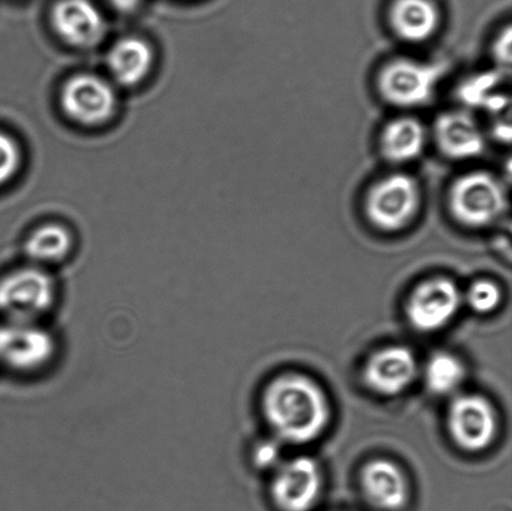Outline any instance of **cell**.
Segmentation results:
<instances>
[{
    "mask_svg": "<svg viewBox=\"0 0 512 511\" xmlns=\"http://www.w3.org/2000/svg\"><path fill=\"white\" fill-rule=\"evenodd\" d=\"M449 434L460 449L483 452L495 438L498 420L493 405L478 394L455 398L448 410Z\"/></svg>",
    "mask_w": 512,
    "mask_h": 511,
    "instance_id": "obj_8",
    "label": "cell"
},
{
    "mask_svg": "<svg viewBox=\"0 0 512 511\" xmlns=\"http://www.w3.org/2000/svg\"><path fill=\"white\" fill-rule=\"evenodd\" d=\"M323 478L318 463L299 457L281 465L271 484V497L281 511H309L320 497Z\"/></svg>",
    "mask_w": 512,
    "mask_h": 511,
    "instance_id": "obj_10",
    "label": "cell"
},
{
    "mask_svg": "<svg viewBox=\"0 0 512 511\" xmlns=\"http://www.w3.org/2000/svg\"><path fill=\"white\" fill-rule=\"evenodd\" d=\"M261 408L270 429L288 444L314 442L330 422L324 390L301 374L280 375L270 382L264 390Z\"/></svg>",
    "mask_w": 512,
    "mask_h": 511,
    "instance_id": "obj_1",
    "label": "cell"
},
{
    "mask_svg": "<svg viewBox=\"0 0 512 511\" xmlns=\"http://www.w3.org/2000/svg\"><path fill=\"white\" fill-rule=\"evenodd\" d=\"M503 77V73L494 72L470 78L469 82L461 85V100L470 108H484L491 112L504 110L508 98L504 97L500 90Z\"/></svg>",
    "mask_w": 512,
    "mask_h": 511,
    "instance_id": "obj_20",
    "label": "cell"
},
{
    "mask_svg": "<svg viewBox=\"0 0 512 511\" xmlns=\"http://www.w3.org/2000/svg\"><path fill=\"white\" fill-rule=\"evenodd\" d=\"M115 4L120 8H133L135 4L139 2V0H113Z\"/></svg>",
    "mask_w": 512,
    "mask_h": 511,
    "instance_id": "obj_25",
    "label": "cell"
},
{
    "mask_svg": "<svg viewBox=\"0 0 512 511\" xmlns=\"http://www.w3.org/2000/svg\"><path fill=\"white\" fill-rule=\"evenodd\" d=\"M153 50L145 40L135 37L120 39L110 49L108 67L115 82L132 87L142 82L152 70Z\"/></svg>",
    "mask_w": 512,
    "mask_h": 511,
    "instance_id": "obj_17",
    "label": "cell"
},
{
    "mask_svg": "<svg viewBox=\"0 0 512 511\" xmlns=\"http://www.w3.org/2000/svg\"><path fill=\"white\" fill-rule=\"evenodd\" d=\"M361 489L375 508L398 511L408 503V482L398 465L388 459H375L361 470Z\"/></svg>",
    "mask_w": 512,
    "mask_h": 511,
    "instance_id": "obj_14",
    "label": "cell"
},
{
    "mask_svg": "<svg viewBox=\"0 0 512 511\" xmlns=\"http://www.w3.org/2000/svg\"><path fill=\"white\" fill-rule=\"evenodd\" d=\"M465 299L474 312L489 314L499 307L501 292L498 285L491 280L480 279L470 285Z\"/></svg>",
    "mask_w": 512,
    "mask_h": 511,
    "instance_id": "obj_21",
    "label": "cell"
},
{
    "mask_svg": "<svg viewBox=\"0 0 512 511\" xmlns=\"http://www.w3.org/2000/svg\"><path fill=\"white\" fill-rule=\"evenodd\" d=\"M72 248V235L67 229L54 224L35 230L24 244V252L30 262L44 269L47 265L63 262Z\"/></svg>",
    "mask_w": 512,
    "mask_h": 511,
    "instance_id": "obj_18",
    "label": "cell"
},
{
    "mask_svg": "<svg viewBox=\"0 0 512 511\" xmlns=\"http://www.w3.org/2000/svg\"><path fill=\"white\" fill-rule=\"evenodd\" d=\"M511 29L508 28L498 38L495 44V59L498 60L503 70H508L511 58Z\"/></svg>",
    "mask_w": 512,
    "mask_h": 511,
    "instance_id": "obj_24",
    "label": "cell"
},
{
    "mask_svg": "<svg viewBox=\"0 0 512 511\" xmlns=\"http://www.w3.org/2000/svg\"><path fill=\"white\" fill-rule=\"evenodd\" d=\"M461 300L463 295L453 280L431 278L420 283L410 294L405 307L406 318L418 332H436L454 319Z\"/></svg>",
    "mask_w": 512,
    "mask_h": 511,
    "instance_id": "obj_7",
    "label": "cell"
},
{
    "mask_svg": "<svg viewBox=\"0 0 512 511\" xmlns=\"http://www.w3.org/2000/svg\"><path fill=\"white\" fill-rule=\"evenodd\" d=\"M425 383L436 395L453 394L464 383V364L450 353H436L425 367Z\"/></svg>",
    "mask_w": 512,
    "mask_h": 511,
    "instance_id": "obj_19",
    "label": "cell"
},
{
    "mask_svg": "<svg viewBox=\"0 0 512 511\" xmlns=\"http://www.w3.org/2000/svg\"><path fill=\"white\" fill-rule=\"evenodd\" d=\"M451 217L461 227L485 229L504 218L509 209L508 190L495 174L474 170L454 180L448 192Z\"/></svg>",
    "mask_w": 512,
    "mask_h": 511,
    "instance_id": "obj_2",
    "label": "cell"
},
{
    "mask_svg": "<svg viewBox=\"0 0 512 511\" xmlns=\"http://www.w3.org/2000/svg\"><path fill=\"white\" fill-rule=\"evenodd\" d=\"M50 20L55 33L75 48H93L107 34V20L92 0H58Z\"/></svg>",
    "mask_w": 512,
    "mask_h": 511,
    "instance_id": "obj_11",
    "label": "cell"
},
{
    "mask_svg": "<svg viewBox=\"0 0 512 511\" xmlns=\"http://www.w3.org/2000/svg\"><path fill=\"white\" fill-rule=\"evenodd\" d=\"M444 72L443 64L394 58L379 70L376 88L384 102L395 108H421L434 99Z\"/></svg>",
    "mask_w": 512,
    "mask_h": 511,
    "instance_id": "obj_6",
    "label": "cell"
},
{
    "mask_svg": "<svg viewBox=\"0 0 512 511\" xmlns=\"http://www.w3.org/2000/svg\"><path fill=\"white\" fill-rule=\"evenodd\" d=\"M421 203L423 194L413 175L390 173L376 180L366 193L365 217L380 232H401L418 217Z\"/></svg>",
    "mask_w": 512,
    "mask_h": 511,
    "instance_id": "obj_5",
    "label": "cell"
},
{
    "mask_svg": "<svg viewBox=\"0 0 512 511\" xmlns=\"http://www.w3.org/2000/svg\"><path fill=\"white\" fill-rule=\"evenodd\" d=\"M59 355L57 337L44 323L0 324V367L20 378L47 372Z\"/></svg>",
    "mask_w": 512,
    "mask_h": 511,
    "instance_id": "obj_4",
    "label": "cell"
},
{
    "mask_svg": "<svg viewBox=\"0 0 512 511\" xmlns=\"http://www.w3.org/2000/svg\"><path fill=\"white\" fill-rule=\"evenodd\" d=\"M60 102L64 113L74 122L94 127L113 117L117 94L107 80L80 74L65 83Z\"/></svg>",
    "mask_w": 512,
    "mask_h": 511,
    "instance_id": "obj_9",
    "label": "cell"
},
{
    "mask_svg": "<svg viewBox=\"0 0 512 511\" xmlns=\"http://www.w3.org/2000/svg\"><path fill=\"white\" fill-rule=\"evenodd\" d=\"M418 363L411 350L393 345L374 353L364 365L366 387L381 397H396L414 383Z\"/></svg>",
    "mask_w": 512,
    "mask_h": 511,
    "instance_id": "obj_13",
    "label": "cell"
},
{
    "mask_svg": "<svg viewBox=\"0 0 512 511\" xmlns=\"http://www.w3.org/2000/svg\"><path fill=\"white\" fill-rule=\"evenodd\" d=\"M58 300L57 283L44 268L29 265L0 279L3 322L44 323Z\"/></svg>",
    "mask_w": 512,
    "mask_h": 511,
    "instance_id": "obj_3",
    "label": "cell"
},
{
    "mask_svg": "<svg viewBox=\"0 0 512 511\" xmlns=\"http://www.w3.org/2000/svg\"><path fill=\"white\" fill-rule=\"evenodd\" d=\"M433 138L439 152L455 162L478 158L486 149L484 130L463 108L441 113L434 123Z\"/></svg>",
    "mask_w": 512,
    "mask_h": 511,
    "instance_id": "obj_12",
    "label": "cell"
},
{
    "mask_svg": "<svg viewBox=\"0 0 512 511\" xmlns=\"http://www.w3.org/2000/svg\"><path fill=\"white\" fill-rule=\"evenodd\" d=\"M279 459V450L273 443H261L254 450V463L260 468H268Z\"/></svg>",
    "mask_w": 512,
    "mask_h": 511,
    "instance_id": "obj_23",
    "label": "cell"
},
{
    "mask_svg": "<svg viewBox=\"0 0 512 511\" xmlns=\"http://www.w3.org/2000/svg\"><path fill=\"white\" fill-rule=\"evenodd\" d=\"M440 10L434 0H394L389 10V23L403 42H428L438 32Z\"/></svg>",
    "mask_w": 512,
    "mask_h": 511,
    "instance_id": "obj_15",
    "label": "cell"
},
{
    "mask_svg": "<svg viewBox=\"0 0 512 511\" xmlns=\"http://www.w3.org/2000/svg\"><path fill=\"white\" fill-rule=\"evenodd\" d=\"M20 150L9 135L0 133V185L9 182L18 172Z\"/></svg>",
    "mask_w": 512,
    "mask_h": 511,
    "instance_id": "obj_22",
    "label": "cell"
},
{
    "mask_svg": "<svg viewBox=\"0 0 512 511\" xmlns=\"http://www.w3.org/2000/svg\"><path fill=\"white\" fill-rule=\"evenodd\" d=\"M428 139L425 125L418 118L404 115L385 125L380 134L379 149L386 162L405 165L421 157Z\"/></svg>",
    "mask_w": 512,
    "mask_h": 511,
    "instance_id": "obj_16",
    "label": "cell"
}]
</instances>
